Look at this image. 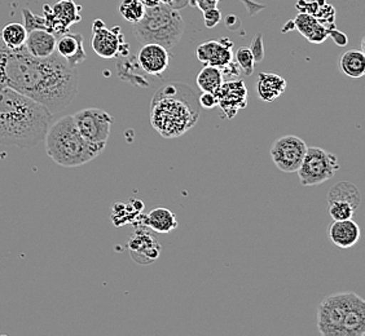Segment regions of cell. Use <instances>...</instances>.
<instances>
[{
    "mask_svg": "<svg viewBox=\"0 0 365 336\" xmlns=\"http://www.w3.org/2000/svg\"><path fill=\"white\" fill-rule=\"evenodd\" d=\"M77 68L56 52L47 58L30 55L25 46L11 49L0 38V84L12 88L52 114L61 112L78 93Z\"/></svg>",
    "mask_w": 365,
    "mask_h": 336,
    "instance_id": "6da1fadb",
    "label": "cell"
},
{
    "mask_svg": "<svg viewBox=\"0 0 365 336\" xmlns=\"http://www.w3.org/2000/svg\"><path fill=\"white\" fill-rule=\"evenodd\" d=\"M53 114L34 100L0 84V144L21 149L44 140Z\"/></svg>",
    "mask_w": 365,
    "mask_h": 336,
    "instance_id": "7a4b0ae2",
    "label": "cell"
},
{
    "mask_svg": "<svg viewBox=\"0 0 365 336\" xmlns=\"http://www.w3.org/2000/svg\"><path fill=\"white\" fill-rule=\"evenodd\" d=\"M198 98L185 84L162 85L150 101V123L165 139L180 137L200 118Z\"/></svg>",
    "mask_w": 365,
    "mask_h": 336,
    "instance_id": "3957f363",
    "label": "cell"
},
{
    "mask_svg": "<svg viewBox=\"0 0 365 336\" xmlns=\"http://www.w3.org/2000/svg\"><path fill=\"white\" fill-rule=\"evenodd\" d=\"M317 330L323 336H364V299L351 291L327 296L317 308Z\"/></svg>",
    "mask_w": 365,
    "mask_h": 336,
    "instance_id": "277c9868",
    "label": "cell"
},
{
    "mask_svg": "<svg viewBox=\"0 0 365 336\" xmlns=\"http://www.w3.org/2000/svg\"><path fill=\"white\" fill-rule=\"evenodd\" d=\"M46 153L61 167L83 166L104 152L106 147L95 145L81 135L73 115H65L49 125L44 136Z\"/></svg>",
    "mask_w": 365,
    "mask_h": 336,
    "instance_id": "5b68a950",
    "label": "cell"
},
{
    "mask_svg": "<svg viewBox=\"0 0 365 336\" xmlns=\"http://www.w3.org/2000/svg\"><path fill=\"white\" fill-rule=\"evenodd\" d=\"M185 22L178 9L160 3L157 7L147 8L144 17L134 23L135 39L140 44L155 43L166 49H173L180 42Z\"/></svg>",
    "mask_w": 365,
    "mask_h": 336,
    "instance_id": "8992f818",
    "label": "cell"
},
{
    "mask_svg": "<svg viewBox=\"0 0 365 336\" xmlns=\"http://www.w3.org/2000/svg\"><path fill=\"white\" fill-rule=\"evenodd\" d=\"M339 169L337 155L322 147H307L301 167L298 168L299 182L303 187H315L329 182Z\"/></svg>",
    "mask_w": 365,
    "mask_h": 336,
    "instance_id": "52a82bcc",
    "label": "cell"
},
{
    "mask_svg": "<svg viewBox=\"0 0 365 336\" xmlns=\"http://www.w3.org/2000/svg\"><path fill=\"white\" fill-rule=\"evenodd\" d=\"M73 118L86 140L95 145L106 147L113 125L112 115L109 112L98 107H88L76 112Z\"/></svg>",
    "mask_w": 365,
    "mask_h": 336,
    "instance_id": "ba28073f",
    "label": "cell"
},
{
    "mask_svg": "<svg viewBox=\"0 0 365 336\" xmlns=\"http://www.w3.org/2000/svg\"><path fill=\"white\" fill-rule=\"evenodd\" d=\"M91 47L95 53L103 58L127 57L130 52V46L125 41L120 28L118 26L108 28L101 20H95L92 23Z\"/></svg>",
    "mask_w": 365,
    "mask_h": 336,
    "instance_id": "9c48e42d",
    "label": "cell"
},
{
    "mask_svg": "<svg viewBox=\"0 0 365 336\" xmlns=\"http://www.w3.org/2000/svg\"><path fill=\"white\" fill-rule=\"evenodd\" d=\"M307 147L304 140L298 136H282L274 141L271 147V158L280 171L285 174H293L301 167Z\"/></svg>",
    "mask_w": 365,
    "mask_h": 336,
    "instance_id": "30bf717a",
    "label": "cell"
},
{
    "mask_svg": "<svg viewBox=\"0 0 365 336\" xmlns=\"http://www.w3.org/2000/svg\"><path fill=\"white\" fill-rule=\"evenodd\" d=\"M82 7L74 0H60L55 6H44L43 17L46 20V30L53 36H63L69 31L71 25L81 21Z\"/></svg>",
    "mask_w": 365,
    "mask_h": 336,
    "instance_id": "8fae6325",
    "label": "cell"
},
{
    "mask_svg": "<svg viewBox=\"0 0 365 336\" xmlns=\"http://www.w3.org/2000/svg\"><path fill=\"white\" fill-rule=\"evenodd\" d=\"M218 106L227 120H233L237 112L247 106V88L244 80L233 79L223 82L217 92Z\"/></svg>",
    "mask_w": 365,
    "mask_h": 336,
    "instance_id": "7c38bea8",
    "label": "cell"
},
{
    "mask_svg": "<svg viewBox=\"0 0 365 336\" xmlns=\"http://www.w3.org/2000/svg\"><path fill=\"white\" fill-rule=\"evenodd\" d=\"M136 61L141 70L147 73L148 75L161 77L162 74L169 69V49L155 43L141 44Z\"/></svg>",
    "mask_w": 365,
    "mask_h": 336,
    "instance_id": "4fadbf2b",
    "label": "cell"
},
{
    "mask_svg": "<svg viewBox=\"0 0 365 336\" xmlns=\"http://www.w3.org/2000/svg\"><path fill=\"white\" fill-rule=\"evenodd\" d=\"M196 55L200 63L223 69L233 61V42L228 38L207 41L197 47Z\"/></svg>",
    "mask_w": 365,
    "mask_h": 336,
    "instance_id": "5bb4252c",
    "label": "cell"
},
{
    "mask_svg": "<svg viewBox=\"0 0 365 336\" xmlns=\"http://www.w3.org/2000/svg\"><path fill=\"white\" fill-rule=\"evenodd\" d=\"M127 248L131 258L141 266H148L160 258L161 245L158 241L144 229L135 231L127 241Z\"/></svg>",
    "mask_w": 365,
    "mask_h": 336,
    "instance_id": "9a60e30c",
    "label": "cell"
},
{
    "mask_svg": "<svg viewBox=\"0 0 365 336\" xmlns=\"http://www.w3.org/2000/svg\"><path fill=\"white\" fill-rule=\"evenodd\" d=\"M57 55L63 57L71 68H77L79 63H85V47L83 36L78 33H65L56 42Z\"/></svg>",
    "mask_w": 365,
    "mask_h": 336,
    "instance_id": "2e32d148",
    "label": "cell"
},
{
    "mask_svg": "<svg viewBox=\"0 0 365 336\" xmlns=\"http://www.w3.org/2000/svg\"><path fill=\"white\" fill-rule=\"evenodd\" d=\"M56 36L44 28H36L29 31L25 48L34 57L47 58L56 52Z\"/></svg>",
    "mask_w": 365,
    "mask_h": 336,
    "instance_id": "e0dca14e",
    "label": "cell"
},
{
    "mask_svg": "<svg viewBox=\"0 0 365 336\" xmlns=\"http://www.w3.org/2000/svg\"><path fill=\"white\" fill-rule=\"evenodd\" d=\"M360 236V226L352 219L333 221L330 225V241L339 248H351L358 243Z\"/></svg>",
    "mask_w": 365,
    "mask_h": 336,
    "instance_id": "ac0fdd59",
    "label": "cell"
},
{
    "mask_svg": "<svg viewBox=\"0 0 365 336\" xmlns=\"http://www.w3.org/2000/svg\"><path fill=\"white\" fill-rule=\"evenodd\" d=\"M293 25V28H297L309 42L314 44L324 43L329 36V28L312 14L301 12L295 17Z\"/></svg>",
    "mask_w": 365,
    "mask_h": 336,
    "instance_id": "d6986e66",
    "label": "cell"
},
{
    "mask_svg": "<svg viewBox=\"0 0 365 336\" xmlns=\"http://www.w3.org/2000/svg\"><path fill=\"white\" fill-rule=\"evenodd\" d=\"M139 221L148 228H150L152 231L163 233V234L175 231L179 225L175 214L165 207H158L150 211L148 215H141Z\"/></svg>",
    "mask_w": 365,
    "mask_h": 336,
    "instance_id": "ffe728a7",
    "label": "cell"
},
{
    "mask_svg": "<svg viewBox=\"0 0 365 336\" xmlns=\"http://www.w3.org/2000/svg\"><path fill=\"white\" fill-rule=\"evenodd\" d=\"M287 90L285 78L274 73H260L257 80V92L262 101L272 103Z\"/></svg>",
    "mask_w": 365,
    "mask_h": 336,
    "instance_id": "44dd1931",
    "label": "cell"
},
{
    "mask_svg": "<svg viewBox=\"0 0 365 336\" xmlns=\"http://www.w3.org/2000/svg\"><path fill=\"white\" fill-rule=\"evenodd\" d=\"M341 70L346 77L359 79L365 75V55L363 51L350 49L344 52L339 61Z\"/></svg>",
    "mask_w": 365,
    "mask_h": 336,
    "instance_id": "7402d4cb",
    "label": "cell"
},
{
    "mask_svg": "<svg viewBox=\"0 0 365 336\" xmlns=\"http://www.w3.org/2000/svg\"><path fill=\"white\" fill-rule=\"evenodd\" d=\"M344 201L351 204L358 210L361 202V193L355 184L350 182H341L331 187L328 193V202Z\"/></svg>",
    "mask_w": 365,
    "mask_h": 336,
    "instance_id": "603a6c76",
    "label": "cell"
},
{
    "mask_svg": "<svg viewBox=\"0 0 365 336\" xmlns=\"http://www.w3.org/2000/svg\"><path fill=\"white\" fill-rule=\"evenodd\" d=\"M223 82L225 77L222 74V70L210 65H204V68L197 75V85L202 92H210L217 95Z\"/></svg>",
    "mask_w": 365,
    "mask_h": 336,
    "instance_id": "cb8c5ba5",
    "label": "cell"
},
{
    "mask_svg": "<svg viewBox=\"0 0 365 336\" xmlns=\"http://www.w3.org/2000/svg\"><path fill=\"white\" fill-rule=\"evenodd\" d=\"M0 38L8 48H21L25 46L28 38V30L20 22H11L1 28Z\"/></svg>",
    "mask_w": 365,
    "mask_h": 336,
    "instance_id": "d4e9b609",
    "label": "cell"
},
{
    "mask_svg": "<svg viewBox=\"0 0 365 336\" xmlns=\"http://www.w3.org/2000/svg\"><path fill=\"white\" fill-rule=\"evenodd\" d=\"M118 11L127 22L136 23L144 17L147 7L143 4L141 0H122Z\"/></svg>",
    "mask_w": 365,
    "mask_h": 336,
    "instance_id": "484cf974",
    "label": "cell"
},
{
    "mask_svg": "<svg viewBox=\"0 0 365 336\" xmlns=\"http://www.w3.org/2000/svg\"><path fill=\"white\" fill-rule=\"evenodd\" d=\"M355 212H356V209L349 202H344V201H331V202H329V215L333 219V221L352 219Z\"/></svg>",
    "mask_w": 365,
    "mask_h": 336,
    "instance_id": "4316f807",
    "label": "cell"
},
{
    "mask_svg": "<svg viewBox=\"0 0 365 336\" xmlns=\"http://www.w3.org/2000/svg\"><path fill=\"white\" fill-rule=\"evenodd\" d=\"M236 63L239 65L240 70L242 71L245 75H252L254 73V60L253 53L249 47H242L236 52Z\"/></svg>",
    "mask_w": 365,
    "mask_h": 336,
    "instance_id": "83f0119b",
    "label": "cell"
},
{
    "mask_svg": "<svg viewBox=\"0 0 365 336\" xmlns=\"http://www.w3.org/2000/svg\"><path fill=\"white\" fill-rule=\"evenodd\" d=\"M22 19H24V26L29 31L36 30V28H44L46 30V20L43 16L33 14L28 8L22 9Z\"/></svg>",
    "mask_w": 365,
    "mask_h": 336,
    "instance_id": "f1b7e54d",
    "label": "cell"
},
{
    "mask_svg": "<svg viewBox=\"0 0 365 336\" xmlns=\"http://www.w3.org/2000/svg\"><path fill=\"white\" fill-rule=\"evenodd\" d=\"M204 21L206 28H214L219 22L222 21V12L218 7L211 8L204 12Z\"/></svg>",
    "mask_w": 365,
    "mask_h": 336,
    "instance_id": "f546056e",
    "label": "cell"
},
{
    "mask_svg": "<svg viewBox=\"0 0 365 336\" xmlns=\"http://www.w3.org/2000/svg\"><path fill=\"white\" fill-rule=\"evenodd\" d=\"M198 104L205 110H212L218 106V98L215 93L210 92H202V95L198 98Z\"/></svg>",
    "mask_w": 365,
    "mask_h": 336,
    "instance_id": "4dcf8cb0",
    "label": "cell"
},
{
    "mask_svg": "<svg viewBox=\"0 0 365 336\" xmlns=\"http://www.w3.org/2000/svg\"><path fill=\"white\" fill-rule=\"evenodd\" d=\"M250 51H252V53H253L254 60H255V63H258V61H262L263 58H264V49H263V38L260 34L255 36V39H254V42L252 43V46L249 47Z\"/></svg>",
    "mask_w": 365,
    "mask_h": 336,
    "instance_id": "1f68e13d",
    "label": "cell"
},
{
    "mask_svg": "<svg viewBox=\"0 0 365 336\" xmlns=\"http://www.w3.org/2000/svg\"><path fill=\"white\" fill-rule=\"evenodd\" d=\"M192 3L197 6L198 9L205 12L211 8L218 7L219 0H192Z\"/></svg>",
    "mask_w": 365,
    "mask_h": 336,
    "instance_id": "d6a6232c",
    "label": "cell"
},
{
    "mask_svg": "<svg viewBox=\"0 0 365 336\" xmlns=\"http://www.w3.org/2000/svg\"><path fill=\"white\" fill-rule=\"evenodd\" d=\"M329 36H331V39L336 42V44L338 46H341V47H344L349 42V39H347V36L344 34V33H341V31H338L336 28H331L329 30Z\"/></svg>",
    "mask_w": 365,
    "mask_h": 336,
    "instance_id": "836d02e7",
    "label": "cell"
},
{
    "mask_svg": "<svg viewBox=\"0 0 365 336\" xmlns=\"http://www.w3.org/2000/svg\"><path fill=\"white\" fill-rule=\"evenodd\" d=\"M180 1H182V3H188L190 0H160V3H162V4H166V6L174 8V9H176V4L180 3Z\"/></svg>",
    "mask_w": 365,
    "mask_h": 336,
    "instance_id": "e575fe53",
    "label": "cell"
},
{
    "mask_svg": "<svg viewBox=\"0 0 365 336\" xmlns=\"http://www.w3.org/2000/svg\"><path fill=\"white\" fill-rule=\"evenodd\" d=\"M141 1L147 8L157 7L160 4V0H141Z\"/></svg>",
    "mask_w": 365,
    "mask_h": 336,
    "instance_id": "d590c367",
    "label": "cell"
},
{
    "mask_svg": "<svg viewBox=\"0 0 365 336\" xmlns=\"http://www.w3.org/2000/svg\"><path fill=\"white\" fill-rule=\"evenodd\" d=\"M219 1H220V0H219Z\"/></svg>",
    "mask_w": 365,
    "mask_h": 336,
    "instance_id": "8d00e7d4",
    "label": "cell"
}]
</instances>
